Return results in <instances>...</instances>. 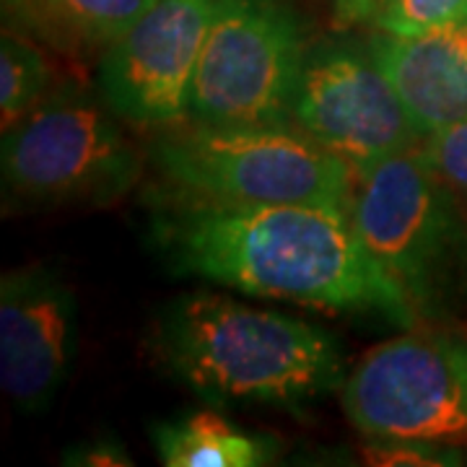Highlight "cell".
I'll use <instances>...</instances> for the list:
<instances>
[{
	"instance_id": "cell-1",
	"label": "cell",
	"mask_w": 467,
	"mask_h": 467,
	"mask_svg": "<svg viewBox=\"0 0 467 467\" xmlns=\"http://www.w3.org/2000/svg\"><path fill=\"white\" fill-rule=\"evenodd\" d=\"M150 232L177 275L252 296L379 315L408 330L420 325L400 288L371 260L348 208L236 205L159 190L150 195Z\"/></svg>"
},
{
	"instance_id": "cell-2",
	"label": "cell",
	"mask_w": 467,
	"mask_h": 467,
	"mask_svg": "<svg viewBox=\"0 0 467 467\" xmlns=\"http://www.w3.org/2000/svg\"><path fill=\"white\" fill-rule=\"evenodd\" d=\"M150 350L208 405L296 408L337 389L343 353L330 335L221 294H190L161 309Z\"/></svg>"
},
{
	"instance_id": "cell-3",
	"label": "cell",
	"mask_w": 467,
	"mask_h": 467,
	"mask_svg": "<svg viewBox=\"0 0 467 467\" xmlns=\"http://www.w3.org/2000/svg\"><path fill=\"white\" fill-rule=\"evenodd\" d=\"M146 156L161 190L236 205L353 208L356 171L294 125L229 128L182 119L159 128Z\"/></svg>"
},
{
	"instance_id": "cell-4",
	"label": "cell",
	"mask_w": 467,
	"mask_h": 467,
	"mask_svg": "<svg viewBox=\"0 0 467 467\" xmlns=\"http://www.w3.org/2000/svg\"><path fill=\"white\" fill-rule=\"evenodd\" d=\"M350 216L371 260L416 317H450L467 288V213L423 143L361 174Z\"/></svg>"
},
{
	"instance_id": "cell-5",
	"label": "cell",
	"mask_w": 467,
	"mask_h": 467,
	"mask_svg": "<svg viewBox=\"0 0 467 467\" xmlns=\"http://www.w3.org/2000/svg\"><path fill=\"white\" fill-rule=\"evenodd\" d=\"M119 117L81 86H55L16 125L3 130L5 208L109 205L140 182L149 164Z\"/></svg>"
},
{
	"instance_id": "cell-6",
	"label": "cell",
	"mask_w": 467,
	"mask_h": 467,
	"mask_svg": "<svg viewBox=\"0 0 467 467\" xmlns=\"http://www.w3.org/2000/svg\"><path fill=\"white\" fill-rule=\"evenodd\" d=\"M306 50L304 18L285 0H218L187 119L229 128L294 125Z\"/></svg>"
},
{
	"instance_id": "cell-7",
	"label": "cell",
	"mask_w": 467,
	"mask_h": 467,
	"mask_svg": "<svg viewBox=\"0 0 467 467\" xmlns=\"http://www.w3.org/2000/svg\"><path fill=\"white\" fill-rule=\"evenodd\" d=\"M348 420L367 439L467 444V337L413 330L364 353L340 384Z\"/></svg>"
},
{
	"instance_id": "cell-8",
	"label": "cell",
	"mask_w": 467,
	"mask_h": 467,
	"mask_svg": "<svg viewBox=\"0 0 467 467\" xmlns=\"http://www.w3.org/2000/svg\"><path fill=\"white\" fill-rule=\"evenodd\" d=\"M291 122L337 153L356 177L423 143L368 42L309 45Z\"/></svg>"
},
{
	"instance_id": "cell-9",
	"label": "cell",
	"mask_w": 467,
	"mask_h": 467,
	"mask_svg": "<svg viewBox=\"0 0 467 467\" xmlns=\"http://www.w3.org/2000/svg\"><path fill=\"white\" fill-rule=\"evenodd\" d=\"M218 0H159L101 52L97 84L119 119L167 128L190 117V88Z\"/></svg>"
},
{
	"instance_id": "cell-10",
	"label": "cell",
	"mask_w": 467,
	"mask_h": 467,
	"mask_svg": "<svg viewBox=\"0 0 467 467\" xmlns=\"http://www.w3.org/2000/svg\"><path fill=\"white\" fill-rule=\"evenodd\" d=\"M73 288L52 267L29 265L0 278V384L26 416L50 408L76 356Z\"/></svg>"
},
{
	"instance_id": "cell-11",
	"label": "cell",
	"mask_w": 467,
	"mask_h": 467,
	"mask_svg": "<svg viewBox=\"0 0 467 467\" xmlns=\"http://www.w3.org/2000/svg\"><path fill=\"white\" fill-rule=\"evenodd\" d=\"M418 135L467 119V16L423 34L379 32L368 39Z\"/></svg>"
},
{
	"instance_id": "cell-12",
	"label": "cell",
	"mask_w": 467,
	"mask_h": 467,
	"mask_svg": "<svg viewBox=\"0 0 467 467\" xmlns=\"http://www.w3.org/2000/svg\"><path fill=\"white\" fill-rule=\"evenodd\" d=\"M153 444L169 467H260L275 457L273 439L242 431L211 410L159 423Z\"/></svg>"
},
{
	"instance_id": "cell-13",
	"label": "cell",
	"mask_w": 467,
	"mask_h": 467,
	"mask_svg": "<svg viewBox=\"0 0 467 467\" xmlns=\"http://www.w3.org/2000/svg\"><path fill=\"white\" fill-rule=\"evenodd\" d=\"M52 67L29 36L3 29L0 36V115L3 130L16 125L50 94Z\"/></svg>"
},
{
	"instance_id": "cell-14",
	"label": "cell",
	"mask_w": 467,
	"mask_h": 467,
	"mask_svg": "<svg viewBox=\"0 0 467 467\" xmlns=\"http://www.w3.org/2000/svg\"><path fill=\"white\" fill-rule=\"evenodd\" d=\"M55 21L76 45L107 50L115 39L143 18L159 0H47Z\"/></svg>"
},
{
	"instance_id": "cell-15",
	"label": "cell",
	"mask_w": 467,
	"mask_h": 467,
	"mask_svg": "<svg viewBox=\"0 0 467 467\" xmlns=\"http://www.w3.org/2000/svg\"><path fill=\"white\" fill-rule=\"evenodd\" d=\"M467 16V0H387L377 29L392 34H423Z\"/></svg>"
},
{
	"instance_id": "cell-16",
	"label": "cell",
	"mask_w": 467,
	"mask_h": 467,
	"mask_svg": "<svg viewBox=\"0 0 467 467\" xmlns=\"http://www.w3.org/2000/svg\"><path fill=\"white\" fill-rule=\"evenodd\" d=\"M423 150L439 177L460 195V201L467 202V119L429 135Z\"/></svg>"
},
{
	"instance_id": "cell-17",
	"label": "cell",
	"mask_w": 467,
	"mask_h": 467,
	"mask_svg": "<svg viewBox=\"0 0 467 467\" xmlns=\"http://www.w3.org/2000/svg\"><path fill=\"white\" fill-rule=\"evenodd\" d=\"M3 29L39 39L57 50H73L67 36L55 21L47 0H3Z\"/></svg>"
},
{
	"instance_id": "cell-18",
	"label": "cell",
	"mask_w": 467,
	"mask_h": 467,
	"mask_svg": "<svg viewBox=\"0 0 467 467\" xmlns=\"http://www.w3.org/2000/svg\"><path fill=\"white\" fill-rule=\"evenodd\" d=\"M371 462L379 465H450L457 462L447 451L431 441H408V439H371L367 450Z\"/></svg>"
},
{
	"instance_id": "cell-19",
	"label": "cell",
	"mask_w": 467,
	"mask_h": 467,
	"mask_svg": "<svg viewBox=\"0 0 467 467\" xmlns=\"http://www.w3.org/2000/svg\"><path fill=\"white\" fill-rule=\"evenodd\" d=\"M67 465H133V460L128 457V451L122 450L117 441H91L78 450H73L66 457Z\"/></svg>"
},
{
	"instance_id": "cell-20",
	"label": "cell",
	"mask_w": 467,
	"mask_h": 467,
	"mask_svg": "<svg viewBox=\"0 0 467 467\" xmlns=\"http://www.w3.org/2000/svg\"><path fill=\"white\" fill-rule=\"evenodd\" d=\"M387 0H335V18L337 24L350 26V24H364V21H377L379 11Z\"/></svg>"
}]
</instances>
